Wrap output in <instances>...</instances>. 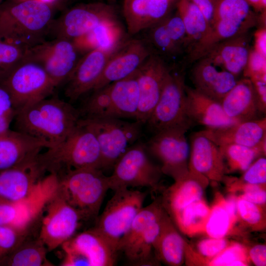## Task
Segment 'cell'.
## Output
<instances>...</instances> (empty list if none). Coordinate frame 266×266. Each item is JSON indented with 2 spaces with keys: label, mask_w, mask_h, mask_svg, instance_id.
Returning <instances> with one entry per match:
<instances>
[{
  "label": "cell",
  "mask_w": 266,
  "mask_h": 266,
  "mask_svg": "<svg viewBox=\"0 0 266 266\" xmlns=\"http://www.w3.org/2000/svg\"><path fill=\"white\" fill-rule=\"evenodd\" d=\"M80 118L78 109L70 103L57 97H49L15 111L13 121L15 130L52 147L71 133Z\"/></svg>",
  "instance_id": "1"
},
{
  "label": "cell",
  "mask_w": 266,
  "mask_h": 266,
  "mask_svg": "<svg viewBox=\"0 0 266 266\" xmlns=\"http://www.w3.org/2000/svg\"><path fill=\"white\" fill-rule=\"evenodd\" d=\"M53 6L37 0L0 3V38L24 48L45 40L54 20Z\"/></svg>",
  "instance_id": "2"
},
{
  "label": "cell",
  "mask_w": 266,
  "mask_h": 266,
  "mask_svg": "<svg viewBox=\"0 0 266 266\" xmlns=\"http://www.w3.org/2000/svg\"><path fill=\"white\" fill-rule=\"evenodd\" d=\"M38 159L46 172L56 176L73 169H101L100 152L96 137L89 128L79 122L64 140L40 153Z\"/></svg>",
  "instance_id": "3"
},
{
  "label": "cell",
  "mask_w": 266,
  "mask_h": 266,
  "mask_svg": "<svg viewBox=\"0 0 266 266\" xmlns=\"http://www.w3.org/2000/svg\"><path fill=\"white\" fill-rule=\"evenodd\" d=\"M56 177L59 190L83 220L97 219L110 189L108 176L100 169L87 167L68 170Z\"/></svg>",
  "instance_id": "4"
},
{
  "label": "cell",
  "mask_w": 266,
  "mask_h": 266,
  "mask_svg": "<svg viewBox=\"0 0 266 266\" xmlns=\"http://www.w3.org/2000/svg\"><path fill=\"white\" fill-rule=\"evenodd\" d=\"M165 212L161 201L155 200L136 215L118 247V252H123L130 264H154L153 244L160 233Z\"/></svg>",
  "instance_id": "5"
},
{
  "label": "cell",
  "mask_w": 266,
  "mask_h": 266,
  "mask_svg": "<svg viewBox=\"0 0 266 266\" xmlns=\"http://www.w3.org/2000/svg\"><path fill=\"white\" fill-rule=\"evenodd\" d=\"M251 7L246 0H214L210 32L188 62H196L218 43L248 33L259 24V16Z\"/></svg>",
  "instance_id": "6"
},
{
  "label": "cell",
  "mask_w": 266,
  "mask_h": 266,
  "mask_svg": "<svg viewBox=\"0 0 266 266\" xmlns=\"http://www.w3.org/2000/svg\"><path fill=\"white\" fill-rule=\"evenodd\" d=\"M78 122L89 128L98 140L101 155V169L113 168L119 159L135 143L143 124L115 117L81 119Z\"/></svg>",
  "instance_id": "7"
},
{
  "label": "cell",
  "mask_w": 266,
  "mask_h": 266,
  "mask_svg": "<svg viewBox=\"0 0 266 266\" xmlns=\"http://www.w3.org/2000/svg\"><path fill=\"white\" fill-rule=\"evenodd\" d=\"M114 192L97 217L94 228L118 253L120 243L143 207L147 194L129 188H120Z\"/></svg>",
  "instance_id": "8"
},
{
  "label": "cell",
  "mask_w": 266,
  "mask_h": 266,
  "mask_svg": "<svg viewBox=\"0 0 266 266\" xmlns=\"http://www.w3.org/2000/svg\"><path fill=\"white\" fill-rule=\"evenodd\" d=\"M0 86L9 95L15 111L50 97L56 88L40 66L26 60L0 81Z\"/></svg>",
  "instance_id": "9"
},
{
  "label": "cell",
  "mask_w": 266,
  "mask_h": 266,
  "mask_svg": "<svg viewBox=\"0 0 266 266\" xmlns=\"http://www.w3.org/2000/svg\"><path fill=\"white\" fill-rule=\"evenodd\" d=\"M38 237L52 251L73 237L84 221L80 213L66 201L57 184L46 202Z\"/></svg>",
  "instance_id": "10"
},
{
  "label": "cell",
  "mask_w": 266,
  "mask_h": 266,
  "mask_svg": "<svg viewBox=\"0 0 266 266\" xmlns=\"http://www.w3.org/2000/svg\"><path fill=\"white\" fill-rule=\"evenodd\" d=\"M183 75L170 71L159 101L146 124L156 133L175 128L188 130L193 125L186 109V93Z\"/></svg>",
  "instance_id": "11"
},
{
  "label": "cell",
  "mask_w": 266,
  "mask_h": 266,
  "mask_svg": "<svg viewBox=\"0 0 266 266\" xmlns=\"http://www.w3.org/2000/svg\"><path fill=\"white\" fill-rule=\"evenodd\" d=\"M145 149L144 144H134L119 159L108 176L110 189L158 187L163 172L149 160Z\"/></svg>",
  "instance_id": "12"
},
{
  "label": "cell",
  "mask_w": 266,
  "mask_h": 266,
  "mask_svg": "<svg viewBox=\"0 0 266 266\" xmlns=\"http://www.w3.org/2000/svg\"><path fill=\"white\" fill-rule=\"evenodd\" d=\"M79 53L72 41L53 38L27 49L24 60L40 66L57 88L71 74L80 58Z\"/></svg>",
  "instance_id": "13"
},
{
  "label": "cell",
  "mask_w": 266,
  "mask_h": 266,
  "mask_svg": "<svg viewBox=\"0 0 266 266\" xmlns=\"http://www.w3.org/2000/svg\"><path fill=\"white\" fill-rule=\"evenodd\" d=\"M64 266H112L118 253L94 227L75 234L61 245Z\"/></svg>",
  "instance_id": "14"
},
{
  "label": "cell",
  "mask_w": 266,
  "mask_h": 266,
  "mask_svg": "<svg viewBox=\"0 0 266 266\" xmlns=\"http://www.w3.org/2000/svg\"><path fill=\"white\" fill-rule=\"evenodd\" d=\"M187 131L180 128L164 130L154 133L145 145L162 163V172L174 181L189 172L190 147L185 136Z\"/></svg>",
  "instance_id": "15"
},
{
  "label": "cell",
  "mask_w": 266,
  "mask_h": 266,
  "mask_svg": "<svg viewBox=\"0 0 266 266\" xmlns=\"http://www.w3.org/2000/svg\"><path fill=\"white\" fill-rule=\"evenodd\" d=\"M117 18L114 7L101 2L82 3L54 19L49 34L53 38L73 41L93 30L102 22Z\"/></svg>",
  "instance_id": "16"
},
{
  "label": "cell",
  "mask_w": 266,
  "mask_h": 266,
  "mask_svg": "<svg viewBox=\"0 0 266 266\" xmlns=\"http://www.w3.org/2000/svg\"><path fill=\"white\" fill-rule=\"evenodd\" d=\"M45 172L38 156L23 164L0 171V201L15 203L30 199L41 187Z\"/></svg>",
  "instance_id": "17"
},
{
  "label": "cell",
  "mask_w": 266,
  "mask_h": 266,
  "mask_svg": "<svg viewBox=\"0 0 266 266\" xmlns=\"http://www.w3.org/2000/svg\"><path fill=\"white\" fill-rule=\"evenodd\" d=\"M170 71L163 59L152 53L136 70L139 104L136 120L146 124L159 101Z\"/></svg>",
  "instance_id": "18"
},
{
  "label": "cell",
  "mask_w": 266,
  "mask_h": 266,
  "mask_svg": "<svg viewBox=\"0 0 266 266\" xmlns=\"http://www.w3.org/2000/svg\"><path fill=\"white\" fill-rule=\"evenodd\" d=\"M151 54L149 49L141 40L135 39L125 40L109 59L92 91L131 75L139 68Z\"/></svg>",
  "instance_id": "19"
},
{
  "label": "cell",
  "mask_w": 266,
  "mask_h": 266,
  "mask_svg": "<svg viewBox=\"0 0 266 266\" xmlns=\"http://www.w3.org/2000/svg\"><path fill=\"white\" fill-rule=\"evenodd\" d=\"M117 49L105 51L96 48L86 53L80 58L65 82V96L70 100L74 101L92 91L109 59Z\"/></svg>",
  "instance_id": "20"
},
{
  "label": "cell",
  "mask_w": 266,
  "mask_h": 266,
  "mask_svg": "<svg viewBox=\"0 0 266 266\" xmlns=\"http://www.w3.org/2000/svg\"><path fill=\"white\" fill-rule=\"evenodd\" d=\"M196 62L191 71L194 89L221 103L237 83V76L206 57Z\"/></svg>",
  "instance_id": "21"
},
{
  "label": "cell",
  "mask_w": 266,
  "mask_h": 266,
  "mask_svg": "<svg viewBox=\"0 0 266 266\" xmlns=\"http://www.w3.org/2000/svg\"><path fill=\"white\" fill-rule=\"evenodd\" d=\"M189 171L201 175L209 181L225 178V167L219 146L200 132L192 137Z\"/></svg>",
  "instance_id": "22"
},
{
  "label": "cell",
  "mask_w": 266,
  "mask_h": 266,
  "mask_svg": "<svg viewBox=\"0 0 266 266\" xmlns=\"http://www.w3.org/2000/svg\"><path fill=\"white\" fill-rule=\"evenodd\" d=\"M47 142L16 130L0 133V171L36 158Z\"/></svg>",
  "instance_id": "23"
},
{
  "label": "cell",
  "mask_w": 266,
  "mask_h": 266,
  "mask_svg": "<svg viewBox=\"0 0 266 266\" xmlns=\"http://www.w3.org/2000/svg\"><path fill=\"white\" fill-rule=\"evenodd\" d=\"M218 146L230 144L249 147L266 146V118L200 131Z\"/></svg>",
  "instance_id": "24"
},
{
  "label": "cell",
  "mask_w": 266,
  "mask_h": 266,
  "mask_svg": "<svg viewBox=\"0 0 266 266\" xmlns=\"http://www.w3.org/2000/svg\"><path fill=\"white\" fill-rule=\"evenodd\" d=\"M185 91L187 114L193 124L217 128L238 123L227 115L220 102L187 85Z\"/></svg>",
  "instance_id": "25"
},
{
  "label": "cell",
  "mask_w": 266,
  "mask_h": 266,
  "mask_svg": "<svg viewBox=\"0 0 266 266\" xmlns=\"http://www.w3.org/2000/svg\"><path fill=\"white\" fill-rule=\"evenodd\" d=\"M209 181L203 176L189 171L164 192L162 205L171 217L190 204L202 199Z\"/></svg>",
  "instance_id": "26"
},
{
  "label": "cell",
  "mask_w": 266,
  "mask_h": 266,
  "mask_svg": "<svg viewBox=\"0 0 266 266\" xmlns=\"http://www.w3.org/2000/svg\"><path fill=\"white\" fill-rule=\"evenodd\" d=\"M221 103L227 115L237 122L258 119L262 113L253 85L245 77L237 81Z\"/></svg>",
  "instance_id": "27"
},
{
  "label": "cell",
  "mask_w": 266,
  "mask_h": 266,
  "mask_svg": "<svg viewBox=\"0 0 266 266\" xmlns=\"http://www.w3.org/2000/svg\"><path fill=\"white\" fill-rule=\"evenodd\" d=\"M249 33L248 32L222 41L202 57L210 59L237 77L245 67L251 49V37Z\"/></svg>",
  "instance_id": "28"
},
{
  "label": "cell",
  "mask_w": 266,
  "mask_h": 266,
  "mask_svg": "<svg viewBox=\"0 0 266 266\" xmlns=\"http://www.w3.org/2000/svg\"><path fill=\"white\" fill-rule=\"evenodd\" d=\"M47 200L46 194L39 190L23 201L15 203L0 201V226L28 231L42 212Z\"/></svg>",
  "instance_id": "29"
},
{
  "label": "cell",
  "mask_w": 266,
  "mask_h": 266,
  "mask_svg": "<svg viewBox=\"0 0 266 266\" xmlns=\"http://www.w3.org/2000/svg\"><path fill=\"white\" fill-rule=\"evenodd\" d=\"M186 244L166 211L160 233L153 244L156 260L170 266L182 265L185 258Z\"/></svg>",
  "instance_id": "30"
},
{
  "label": "cell",
  "mask_w": 266,
  "mask_h": 266,
  "mask_svg": "<svg viewBox=\"0 0 266 266\" xmlns=\"http://www.w3.org/2000/svg\"><path fill=\"white\" fill-rule=\"evenodd\" d=\"M123 37V29L115 18L102 22L72 41L79 52L87 53L96 48L105 51L115 50L125 41Z\"/></svg>",
  "instance_id": "31"
},
{
  "label": "cell",
  "mask_w": 266,
  "mask_h": 266,
  "mask_svg": "<svg viewBox=\"0 0 266 266\" xmlns=\"http://www.w3.org/2000/svg\"><path fill=\"white\" fill-rule=\"evenodd\" d=\"M236 200L233 195L225 199L216 194L204 232L209 237H225L231 233L237 220Z\"/></svg>",
  "instance_id": "32"
},
{
  "label": "cell",
  "mask_w": 266,
  "mask_h": 266,
  "mask_svg": "<svg viewBox=\"0 0 266 266\" xmlns=\"http://www.w3.org/2000/svg\"><path fill=\"white\" fill-rule=\"evenodd\" d=\"M186 31L188 59L208 34L210 28L203 14L190 0H180L177 5Z\"/></svg>",
  "instance_id": "33"
},
{
  "label": "cell",
  "mask_w": 266,
  "mask_h": 266,
  "mask_svg": "<svg viewBox=\"0 0 266 266\" xmlns=\"http://www.w3.org/2000/svg\"><path fill=\"white\" fill-rule=\"evenodd\" d=\"M136 71L125 78L110 84V98L116 118L136 119L139 104Z\"/></svg>",
  "instance_id": "34"
},
{
  "label": "cell",
  "mask_w": 266,
  "mask_h": 266,
  "mask_svg": "<svg viewBox=\"0 0 266 266\" xmlns=\"http://www.w3.org/2000/svg\"><path fill=\"white\" fill-rule=\"evenodd\" d=\"M48 252L43 242L37 237L28 236L4 259L0 266H51L47 259Z\"/></svg>",
  "instance_id": "35"
},
{
  "label": "cell",
  "mask_w": 266,
  "mask_h": 266,
  "mask_svg": "<svg viewBox=\"0 0 266 266\" xmlns=\"http://www.w3.org/2000/svg\"><path fill=\"white\" fill-rule=\"evenodd\" d=\"M211 207L202 199L186 206L170 217L184 234L193 236L204 232Z\"/></svg>",
  "instance_id": "36"
},
{
  "label": "cell",
  "mask_w": 266,
  "mask_h": 266,
  "mask_svg": "<svg viewBox=\"0 0 266 266\" xmlns=\"http://www.w3.org/2000/svg\"><path fill=\"white\" fill-rule=\"evenodd\" d=\"M123 14L131 34L148 29L160 22L148 0H124Z\"/></svg>",
  "instance_id": "37"
},
{
  "label": "cell",
  "mask_w": 266,
  "mask_h": 266,
  "mask_svg": "<svg viewBox=\"0 0 266 266\" xmlns=\"http://www.w3.org/2000/svg\"><path fill=\"white\" fill-rule=\"evenodd\" d=\"M218 146L226 173L244 172L257 157L266 155L265 147H249L234 144Z\"/></svg>",
  "instance_id": "38"
},
{
  "label": "cell",
  "mask_w": 266,
  "mask_h": 266,
  "mask_svg": "<svg viewBox=\"0 0 266 266\" xmlns=\"http://www.w3.org/2000/svg\"><path fill=\"white\" fill-rule=\"evenodd\" d=\"M93 93L79 109L81 119L115 117L110 95V84L93 90Z\"/></svg>",
  "instance_id": "39"
},
{
  "label": "cell",
  "mask_w": 266,
  "mask_h": 266,
  "mask_svg": "<svg viewBox=\"0 0 266 266\" xmlns=\"http://www.w3.org/2000/svg\"><path fill=\"white\" fill-rule=\"evenodd\" d=\"M231 243L225 237H209L199 241L193 249L185 247V260H189L195 264H207Z\"/></svg>",
  "instance_id": "40"
},
{
  "label": "cell",
  "mask_w": 266,
  "mask_h": 266,
  "mask_svg": "<svg viewBox=\"0 0 266 266\" xmlns=\"http://www.w3.org/2000/svg\"><path fill=\"white\" fill-rule=\"evenodd\" d=\"M164 19L149 28L150 41L158 53L157 55L162 59L163 57L172 58L181 54L170 38Z\"/></svg>",
  "instance_id": "41"
},
{
  "label": "cell",
  "mask_w": 266,
  "mask_h": 266,
  "mask_svg": "<svg viewBox=\"0 0 266 266\" xmlns=\"http://www.w3.org/2000/svg\"><path fill=\"white\" fill-rule=\"evenodd\" d=\"M262 206L240 197H237V220L241 221L243 224L252 229L257 230L264 229L266 225V217Z\"/></svg>",
  "instance_id": "42"
},
{
  "label": "cell",
  "mask_w": 266,
  "mask_h": 266,
  "mask_svg": "<svg viewBox=\"0 0 266 266\" xmlns=\"http://www.w3.org/2000/svg\"><path fill=\"white\" fill-rule=\"evenodd\" d=\"M26 50L0 38V81L24 60Z\"/></svg>",
  "instance_id": "43"
},
{
  "label": "cell",
  "mask_w": 266,
  "mask_h": 266,
  "mask_svg": "<svg viewBox=\"0 0 266 266\" xmlns=\"http://www.w3.org/2000/svg\"><path fill=\"white\" fill-rule=\"evenodd\" d=\"M249 258L245 247L241 244L233 242L206 265L211 266H246Z\"/></svg>",
  "instance_id": "44"
},
{
  "label": "cell",
  "mask_w": 266,
  "mask_h": 266,
  "mask_svg": "<svg viewBox=\"0 0 266 266\" xmlns=\"http://www.w3.org/2000/svg\"><path fill=\"white\" fill-rule=\"evenodd\" d=\"M29 233L10 226H0V265L28 236Z\"/></svg>",
  "instance_id": "45"
},
{
  "label": "cell",
  "mask_w": 266,
  "mask_h": 266,
  "mask_svg": "<svg viewBox=\"0 0 266 266\" xmlns=\"http://www.w3.org/2000/svg\"><path fill=\"white\" fill-rule=\"evenodd\" d=\"M168 33L176 47L181 53H185L187 49V35L183 21L178 12L164 19Z\"/></svg>",
  "instance_id": "46"
},
{
  "label": "cell",
  "mask_w": 266,
  "mask_h": 266,
  "mask_svg": "<svg viewBox=\"0 0 266 266\" xmlns=\"http://www.w3.org/2000/svg\"><path fill=\"white\" fill-rule=\"evenodd\" d=\"M231 188H238L242 191L240 197L256 204L264 206L266 202V185L244 183L235 180Z\"/></svg>",
  "instance_id": "47"
},
{
  "label": "cell",
  "mask_w": 266,
  "mask_h": 266,
  "mask_svg": "<svg viewBox=\"0 0 266 266\" xmlns=\"http://www.w3.org/2000/svg\"><path fill=\"white\" fill-rule=\"evenodd\" d=\"M250 79L266 77V57L250 49L246 65L243 72Z\"/></svg>",
  "instance_id": "48"
},
{
  "label": "cell",
  "mask_w": 266,
  "mask_h": 266,
  "mask_svg": "<svg viewBox=\"0 0 266 266\" xmlns=\"http://www.w3.org/2000/svg\"><path fill=\"white\" fill-rule=\"evenodd\" d=\"M239 181L244 183L266 185V159L260 157L244 171Z\"/></svg>",
  "instance_id": "49"
},
{
  "label": "cell",
  "mask_w": 266,
  "mask_h": 266,
  "mask_svg": "<svg viewBox=\"0 0 266 266\" xmlns=\"http://www.w3.org/2000/svg\"><path fill=\"white\" fill-rule=\"evenodd\" d=\"M250 80L253 85L260 109L261 112L265 113L266 109V77L255 78Z\"/></svg>",
  "instance_id": "50"
},
{
  "label": "cell",
  "mask_w": 266,
  "mask_h": 266,
  "mask_svg": "<svg viewBox=\"0 0 266 266\" xmlns=\"http://www.w3.org/2000/svg\"><path fill=\"white\" fill-rule=\"evenodd\" d=\"M200 10L211 29L214 20V0H190Z\"/></svg>",
  "instance_id": "51"
},
{
  "label": "cell",
  "mask_w": 266,
  "mask_h": 266,
  "mask_svg": "<svg viewBox=\"0 0 266 266\" xmlns=\"http://www.w3.org/2000/svg\"><path fill=\"white\" fill-rule=\"evenodd\" d=\"M249 260L257 266L266 265V247L264 244L253 246L248 253Z\"/></svg>",
  "instance_id": "52"
},
{
  "label": "cell",
  "mask_w": 266,
  "mask_h": 266,
  "mask_svg": "<svg viewBox=\"0 0 266 266\" xmlns=\"http://www.w3.org/2000/svg\"><path fill=\"white\" fill-rule=\"evenodd\" d=\"M253 49L266 57V26H260L254 33Z\"/></svg>",
  "instance_id": "53"
},
{
  "label": "cell",
  "mask_w": 266,
  "mask_h": 266,
  "mask_svg": "<svg viewBox=\"0 0 266 266\" xmlns=\"http://www.w3.org/2000/svg\"><path fill=\"white\" fill-rule=\"evenodd\" d=\"M14 111L9 95L0 86V117Z\"/></svg>",
  "instance_id": "54"
},
{
  "label": "cell",
  "mask_w": 266,
  "mask_h": 266,
  "mask_svg": "<svg viewBox=\"0 0 266 266\" xmlns=\"http://www.w3.org/2000/svg\"><path fill=\"white\" fill-rule=\"evenodd\" d=\"M15 111L0 117V133L9 129L10 123L13 121Z\"/></svg>",
  "instance_id": "55"
},
{
  "label": "cell",
  "mask_w": 266,
  "mask_h": 266,
  "mask_svg": "<svg viewBox=\"0 0 266 266\" xmlns=\"http://www.w3.org/2000/svg\"><path fill=\"white\" fill-rule=\"evenodd\" d=\"M255 11L258 12L266 11V0H246Z\"/></svg>",
  "instance_id": "56"
},
{
  "label": "cell",
  "mask_w": 266,
  "mask_h": 266,
  "mask_svg": "<svg viewBox=\"0 0 266 266\" xmlns=\"http://www.w3.org/2000/svg\"><path fill=\"white\" fill-rule=\"evenodd\" d=\"M61 0H55L56 4H57L58 2H59V1Z\"/></svg>",
  "instance_id": "57"
},
{
  "label": "cell",
  "mask_w": 266,
  "mask_h": 266,
  "mask_svg": "<svg viewBox=\"0 0 266 266\" xmlns=\"http://www.w3.org/2000/svg\"><path fill=\"white\" fill-rule=\"evenodd\" d=\"M109 0V1H114V0Z\"/></svg>",
  "instance_id": "58"
},
{
  "label": "cell",
  "mask_w": 266,
  "mask_h": 266,
  "mask_svg": "<svg viewBox=\"0 0 266 266\" xmlns=\"http://www.w3.org/2000/svg\"><path fill=\"white\" fill-rule=\"evenodd\" d=\"M3 0H0V3H1V2H2Z\"/></svg>",
  "instance_id": "59"
},
{
  "label": "cell",
  "mask_w": 266,
  "mask_h": 266,
  "mask_svg": "<svg viewBox=\"0 0 266 266\" xmlns=\"http://www.w3.org/2000/svg\"></svg>",
  "instance_id": "60"
}]
</instances>
